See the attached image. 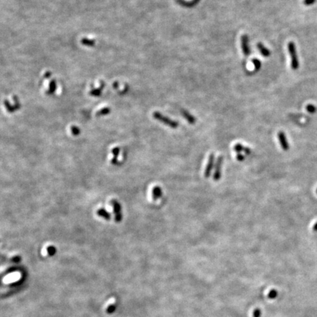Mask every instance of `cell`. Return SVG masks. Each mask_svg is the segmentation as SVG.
Wrapping results in <instances>:
<instances>
[{
	"instance_id": "6da1fadb",
	"label": "cell",
	"mask_w": 317,
	"mask_h": 317,
	"mask_svg": "<svg viewBox=\"0 0 317 317\" xmlns=\"http://www.w3.org/2000/svg\"><path fill=\"white\" fill-rule=\"evenodd\" d=\"M288 50L291 57V66L293 70H297L300 67V63L296 54V45L294 42H289L288 44Z\"/></svg>"
},
{
	"instance_id": "7a4b0ae2",
	"label": "cell",
	"mask_w": 317,
	"mask_h": 317,
	"mask_svg": "<svg viewBox=\"0 0 317 317\" xmlns=\"http://www.w3.org/2000/svg\"><path fill=\"white\" fill-rule=\"evenodd\" d=\"M153 117H154L155 119H156L159 121H160L163 124L166 125V126H169L172 128H176L179 127V122L175 121L174 120H172L170 118H169L167 116L163 115L161 113H159L158 112H155L153 113Z\"/></svg>"
},
{
	"instance_id": "3957f363",
	"label": "cell",
	"mask_w": 317,
	"mask_h": 317,
	"mask_svg": "<svg viewBox=\"0 0 317 317\" xmlns=\"http://www.w3.org/2000/svg\"><path fill=\"white\" fill-rule=\"evenodd\" d=\"M223 160L224 159L222 156H219L217 159L215 169H214V173L213 175V179L214 181H219L220 179L221 175H222V167Z\"/></svg>"
},
{
	"instance_id": "277c9868",
	"label": "cell",
	"mask_w": 317,
	"mask_h": 317,
	"mask_svg": "<svg viewBox=\"0 0 317 317\" xmlns=\"http://www.w3.org/2000/svg\"><path fill=\"white\" fill-rule=\"evenodd\" d=\"M118 305V300L115 297L112 296V297H110L109 300L106 302V303L104 304V308L105 312L108 313V314H111V313H113L114 310H115V308H117Z\"/></svg>"
},
{
	"instance_id": "5b68a950",
	"label": "cell",
	"mask_w": 317,
	"mask_h": 317,
	"mask_svg": "<svg viewBox=\"0 0 317 317\" xmlns=\"http://www.w3.org/2000/svg\"><path fill=\"white\" fill-rule=\"evenodd\" d=\"M214 160H215L214 154V153H211L209 158H208L207 165H206V167L205 168V170H204V177H205L206 179H208V178H209L211 176L212 171L214 166Z\"/></svg>"
},
{
	"instance_id": "8992f818",
	"label": "cell",
	"mask_w": 317,
	"mask_h": 317,
	"mask_svg": "<svg viewBox=\"0 0 317 317\" xmlns=\"http://www.w3.org/2000/svg\"><path fill=\"white\" fill-rule=\"evenodd\" d=\"M241 46H242V52L245 56H249L250 54V49L249 46V38L247 35H243L241 38Z\"/></svg>"
},
{
	"instance_id": "52a82bcc",
	"label": "cell",
	"mask_w": 317,
	"mask_h": 317,
	"mask_svg": "<svg viewBox=\"0 0 317 317\" xmlns=\"http://www.w3.org/2000/svg\"><path fill=\"white\" fill-rule=\"evenodd\" d=\"M21 276L18 273H11L7 276H5L4 277L3 281L5 283L7 284H11V283H17L18 281H19V280L21 279Z\"/></svg>"
},
{
	"instance_id": "ba28073f",
	"label": "cell",
	"mask_w": 317,
	"mask_h": 317,
	"mask_svg": "<svg viewBox=\"0 0 317 317\" xmlns=\"http://www.w3.org/2000/svg\"><path fill=\"white\" fill-rule=\"evenodd\" d=\"M278 140H279L280 145H281L282 149L283 151H288L289 149V143L286 138V134L283 132H279L277 134Z\"/></svg>"
},
{
	"instance_id": "9c48e42d",
	"label": "cell",
	"mask_w": 317,
	"mask_h": 317,
	"mask_svg": "<svg viewBox=\"0 0 317 317\" xmlns=\"http://www.w3.org/2000/svg\"><path fill=\"white\" fill-rule=\"evenodd\" d=\"M111 204L112 207H113L114 214H115V221L116 222H120L122 220V215L121 213H120L121 208H120V203L118 201H116L115 200H112Z\"/></svg>"
},
{
	"instance_id": "30bf717a",
	"label": "cell",
	"mask_w": 317,
	"mask_h": 317,
	"mask_svg": "<svg viewBox=\"0 0 317 317\" xmlns=\"http://www.w3.org/2000/svg\"><path fill=\"white\" fill-rule=\"evenodd\" d=\"M233 148H234V151H236L237 153H241L244 152L245 154L249 155V154H251V153H252V151H251L250 148H248V147L243 146L242 144H240V143H237V144L235 145Z\"/></svg>"
},
{
	"instance_id": "8fae6325",
	"label": "cell",
	"mask_w": 317,
	"mask_h": 317,
	"mask_svg": "<svg viewBox=\"0 0 317 317\" xmlns=\"http://www.w3.org/2000/svg\"><path fill=\"white\" fill-rule=\"evenodd\" d=\"M181 113L182 114V116L184 117V119L187 120V121L189 123V124L194 125L196 123V118L195 116H193L191 113H189L187 110H181Z\"/></svg>"
},
{
	"instance_id": "7c38bea8",
	"label": "cell",
	"mask_w": 317,
	"mask_h": 317,
	"mask_svg": "<svg viewBox=\"0 0 317 317\" xmlns=\"http://www.w3.org/2000/svg\"><path fill=\"white\" fill-rule=\"evenodd\" d=\"M257 48L259 50V52H260L262 56L265 57H268L270 56L271 54L270 51L268 49L267 47H265L264 45L261 44V43H259V44H257Z\"/></svg>"
},
{
	"instance_id": "4fadbf2b",
	"label": "cell",
	"mask_w": 317,
	"mask_h": 317,
	"mask_svg": "<svg viewBox=\"0 0 317 317\" xmlns=\"http://www.w3.org/2000/svg\"><path fill=\"white\" fill-rule=\"evenodd\" d=\"M162 195V190L159 186H156L152 189V198L154 200L159 199Z\"/></svg>"
},
{
	"instance_id": "5bb4252c",
	"label": "cell",
	"mask_w": 317,
	"mask_h": 317,
	"mask_svg": "<svg viewBox=\"0 0 317 317\" xmlns=\"http://www.w3.org/2000/svg\"><path fill=\"white\" fill-rule=\"evenodd\" d=\"M97 214L107 220H109L110 219V214L108 213V212L105 209H104V208H100V209H98Z\"/></svg>"
},
{
	"instance_id": "9a60e30c",
	"label": "cell",
	"mask_w": 317,
	"mask_h": 317,
	"mask_svg": "<svg viewBox=\"0 0 317 317\" xmlns=\"http://www.w3.org/2000/svg\"><path fill=\"white\" fill-rule=\"evenodd\" d=\"M120 152V148H114L112 149V153H113V158H112L111 162L113 165H116L118 162V156Z\"/></svg>"
},
{
	"instance_id": "2e32d148",
	"label": "cell",
	"mask_w": 317,
	"mask_h": 317,
	"mask_svg": "<svg viewBox=\"0 0 317 317\" xmlns=\"http://www.w3.org/2000/svg\"><path fill=\"white\" fill-rule=\"evenodd\" d=\"M252 62L253 64H254V66H255V69L256 71H259V69H260L261 68V61L259 60V59L257 58H254L252 60Z\"/></svg>"
},
{
	"instance_id": "e0dca14e",
	"label": "cell",
	"mask_w": 317,
	"mask_h": 317,
	"mask_svg": "<svg viewBox=\"0 0 317 317\" xmlns=\"http://www.w3.org/2000/svg\"><path fill=\"white\" fill-rule=\"evenodd\" d=\"M306 110L309 113H315L316 111V107H315L314 104H308L306 107Z\"/></svg>"
},
{
	"instance_id": "ac0fdd59",
	"label": "cell",
	"mask_w": 317,
	"mask_h": 317,
	"mask_svg": "<svg viewBox=\"0 0 317 317\" xmlns=\"http://www.w3.org/2000/svg\"><path fill=\"white\" fill-rule=\"evenodd\" d=\"M46 251H47V253H48L49 255H54L55 253V251H56V249H55L54 247L53 246H49L48 247V248L46 249Z\"/></svg>"
},
{
	"instance_id": "d6986e66",
	"label": "cell",
	"mask_w": 317,
	"mask_h": 317,
	"mask_svg": "<svg viewBox=\"0 0 317 317\" xmlns=\"http://www.w3.org/2000/svg\"><path fill=\"white\" fill-rule=\"evenodd\" d=\"M316 0H303V4L306 6H309L316 2Z\"/></svg>"
},
{
	"instance_id": "ffe728a7",
	"label": "cell",
	"mask_w": 317,
	"mask_h": 317,
	"mask_svg": "<svg viewBox=\"0 0 317 317\" xmlns=\"http://www.w3.org/2000/svg\"><path fill=\"white\" fill-rule=\"evenodd\" d=\"M277 296V291H275V290H273V291H270V293H269V297L271 298V299H275Z\"/></svg>"
},
{
	"instance_id": "44dd1931",
	"label": "cell",
	"mask_w": 317,
	"mask_h": 317,
	"mask_svg": "<svg viewBox=\"0 0 317 317\" xmlns=\"http://www.w3.org/2000/svg\"><path fill=\"white\" fill-rule=\"evenodd\" d=\"M236 157L237 160L239 161H242L245 160V156H244V155H242V153H236Z\"/></svg>"
},
{
	"instance_id": "7402d4cb",
	"label": "cell",
	"mask_w": 317,
	"mask_h": 317,
	"mask_svg": "<svg viewBox=\"0 0 317 317\" xmlns=\"http://www.w3.org/2000/svg\"><path fill=\"white\" fill-rule=\"evenodd\" d=\"M261 310L260 309H255V311L253 312V317H260L261 316Z\"/></svg>"
},
{
	"instance_id": "603a6c76",
	"label": "cell",
	"mask_w": 317,
	"mask_h": 317,
	"mask_svg": "<svg viewBox=\"0 0 317 317\" xmlns=\"http://www.w3.org/2000/svg\"><path fill=\"white\" fill-rule=\"evenodd\" d=\"M72 133L73 134H78L79 133V130L78 128H76V127H73L72 128Z\"/></svg>"
},
{
	"instance_id": "cb8c5ba5",
	"label": "cell",
	"mask_w": 317,
	"mask_h": 317,
	"mask_svg": "<svg viewBox=\"0 0 317 317\" xmlns=\"http://www.w3.org/2000/svg\"><path fill=\"white\" fill-rule=\"evenodd\" d=\"M313 230H314V231H317V222L314 224V227H313Z\"/></svg>"
},
{
	"instance_id": "d4e9b609",
	"label": "cell",
	"mask_w": 317,
	"mask_h": 317,
	"mask_svg": "<svg viewBox=\"0 0 317 317\" xmlns=\"http://www.w3.org/2000/svg\"><path fill=\"white\" fill-rule=\"evenodd\" d=\"M316 193H317V189H316Z\"/></svg>"
}]
</instances>
